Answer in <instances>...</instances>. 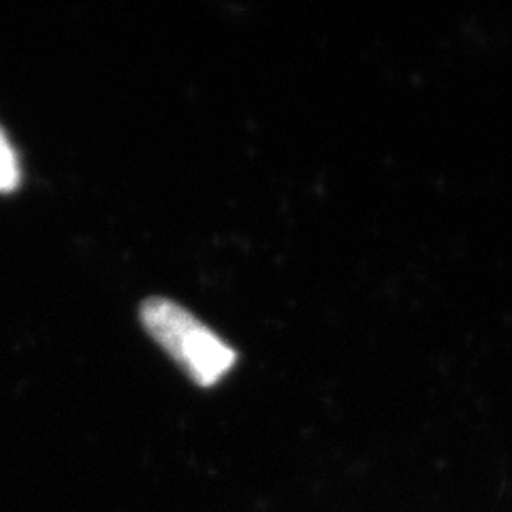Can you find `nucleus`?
Returning <instances> with one entry per match:
<instances>
[{
	"instance_id": "f03ea898",
	"label": "nucleus",
	"mask_w": 512,
	"mask_h": 512,
	"mask_svg": "<svg viewBox=\"0 0 512 512\" xmlns=\"http://www.w3.org/2000/svg\"><path fill=\"white\" fill-rule=\"evenodd\" d=\"M20 160L18 152L13 150L9 137L0 128V192H11L20 186Z\"/></svg>"
},
{
	"instance_id": "f257e3e1",
	"label": "nucleus",
	"mask_w": 512,
	"mask_h": 512,
	"mask_svg": "<svg viewBox=\"0 0 512 512\" xmlns=\"http://www.w3.org/2000/svg\"><path fill=\"white\" fill-rule=\"evenodd\" d=\"M141 325L199 387H214L227 376L237 352L180 303L150 297L139 308Z\"/></svg>"
}]
</instances>
